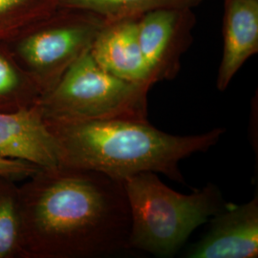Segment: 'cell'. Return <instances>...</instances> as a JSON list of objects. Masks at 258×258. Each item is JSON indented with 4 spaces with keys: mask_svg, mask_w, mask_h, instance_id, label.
<instances>
[{
    "mask_svg": "<svg viewBox=\"0 0 258 258\" xmlns=\"http://www.w3.org/2000/svg\"><path fill=\"white\" fill-rule=\"evenodd\" d=\"M59 147L60 166L98 171L122 181L155 172L184 184L179 163L216 145L225 129L176 136L148 121L129 120H45Z\"/></svg>",
    "mask_w": 258,
    "mask_h": 258,
    "instance_id": "obj_2",
    "label": "cell"
},
{
    "mask_svg": "<svg viewBox=\"0 0 258 258\" xmlns=\"http://www.w3.org/2000/svg\"><path fill=\"white\" fill-rule=\"evenodd\" d=\"M223 53L216 86L225 91L251 55L258 52V0H224Z\"/></svg>",
    "mask_w": 258,
    "mask_h": 258,
    "instance_id": "obj_10",
    "label": "cell"
},
{
    "mask_svg": "<svg viewBox=\"0 0 258 258\" xmlns=\"http://www.w3.org/2000/svg\"><path fill=\"white\" fill-rule=\"evenodd\" d=\"M258 255V196L228 205L214 215L208 233L188 249L189 258H253Z\"/></svg>",
    "mask_w": 258,
    "mask_h": 258,
    "instance_id": "obj_7",
    "label": "cell"
},
{
    "mask_svg": "<svg viewBox=\"0 0 258 258\" xmlns=\"http://www.w3.org/2000/svg\"><path fill=\"white\" fill-rule=\"evenodd\" d=\"M40 168L41 167L22 160L0 156V176L7 177L14 181L28 179Z\"/></svg>",
    "mask_w": 258,
    "mask_h": 258,
    "instance_id": "obj_15",
    "label": "cell"
},
{
    "mask_svg": "<svg viewBox=\"0 0 258 258\" xmlns=\"http://www.w3.org/2000/svg\"><path fill=\"white\" fill-rule=\"evenodd\" d=\"M19 192L25 258L103 257L130 249L122 181L58 166L38 169Z\"/></svg>",
    "mask_w": 258,
    "mask_h": 258,
    "instance_id": "obj_1",
    "label": "cell"
},
{
    "mask_svg": "<svg viewBox=\"0 0 258 258\" xmlns=\"http://www.w3.org/2000/svg\"><path fill=\"white\" fill-rule=\"evenodd\" d=\"M59 0H0V41L53 13Z\"/></svg>",
    "mask_w": 258,
    "mask_h": 258,
    "instance_id": "obj_14",
    "label": "cell"
},
{
    "mask_svg": "<svg viewBox=\"0 0 258 258\" xmlns=\"http://www.w3.org/2000/svg\"><path fill=\"white\" fill-rule=\"evenodd\" d=\"M104 24L94 13L59 6L2 42L45 94L90 49Z\"/></svg>",
    "mask_w": 258,
    "mask_h": 258,
    "instance_id": "obj_5",
    "label": "cell"
},
{
    "mask_svg": "<svg viewBox=\"0 0 258 258\" xmlns=\"http://www.w3.org/2000/svg\"><path fill=\"white\" fill-rule=\"evenodd\" d=\"M201 2L202 0H59V6L85 10L109 22L139 19L148 13L165 8H195Z\"/></svg>",
    "mask_w": 258,
    "mask_h": 258,
    "instance_id": "obj_12",
    "label": "cell"
},
{
    "mask_svg": "<svg viewBox=\"0 0 258 258\" xmlns=\"http://www.w3.org/2000/svg\"><path fill=\"white\" fill-rule=\"evenodd\" d=\"M122 184L131 213L129 247L157 256L175 254L198 227L228 206L214 184L182 194L149 171L129 176Z\"/></svg>",
    "mask_w": 258,
    "mask_h": 258,
    "instance_id": "obj_3",
    "label": "cell"
},
{
    "mask_svg": "<svg viewBox=\"0 0 258 258\" xmlns=\"http://www.w3.org/2000/svg\"><path fill=\"white\" fill-rule=\"evenodd\" d=\"M139 40L153 84L171 81L194 41V8L173 7L148 13L138 21Z\"/></svg>",
    "mask_w": 258,
    "mask_h": 258,
    "instance_id": "obj_6",
    "label": "cell"
},
{
    "mask_svg": "<svg viewBox=\"0 0 258 258\" xmlns=\"http://www.w3.org/2000/svg\"><path fill=\"white\" fill-rule=\"evenodd\" d=\"M138 19L106 22L90 47L96 62L111 75L151 87L148 64L139 40Z\"/></svg>",
    "mask_w": 258,
    "mask_h": 258,
    "instance_id": "obj_9",
    "label": "cell"
},
{
    "mask_svg": "<svg viewBox=\"0 0 258 258\" xmlns=\"http://www.w3.org/2000/svg\"><path fill=\"white\" fill-rule=\"evenodd\" d=\"M0 156L41 168L60 166V150L37 104L0 112Z\"/></svg>",
    "mask_w": 258,
    "mask_h": 258,
    "instance_id": "obj_8",
    "label": "cell"
},
{
    "mask_svg": "<svg viewBox=\"0 0 258 258\" xmlns=\"http://www.w3.org/2000/svg\"><path fill=\"white\" fill-rule=\"evenodd\" d=\"M0 258H25L21 243L19 186L4 176H0Z\"/></svg>",
    "mask_w": 258,
    "mask_h": 258,
    "instance_id": "obj_13",
    "label": "cell"
},
{
    "mask_svg": "<svg viewBox=\"0 0 258 258\" xmlns=\"http://www.w3.org/2000/svg\"><path fill=\"white\" fill-rule=\"evenodd\" d=\"M43 93L0 41V112H13L36 105Z\"/></svg>",
    "mask_w": 258,
    "mask_h": 258,
    "instance_id": "obj_11",
    "label": "cell"
},
{
    "mask_svg": "<svg viewBox=\"0 0 258 258\" xmlns=\"http://www.w3.org/2000/svg\"><path fill=\"white\" fill-rule=\"evenodd\" d=\"M150 87L105 71L90 49L71 65L37 103L44 120H148Z\"/></svg>",
    "mask_w": 258,
    "mask_h": 258,
    "instance_id": "obj_4",
    "label": "cell"
}]
</instances>
